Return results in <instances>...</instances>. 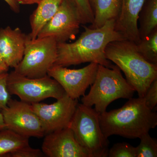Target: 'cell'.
I'll use <instances>...</instances> for the list:
<instances>
[{"label": "cell", "instance_id": "1", "mask_svg": "<svg viewBox=\"0 0 157 157\" xmlns=\"http://www.w3.org/2000/svg\"><path fill=\"white\" fill-rule=\"evenodd\" d=\"M115 20L103 26L92 29L83 26L84 30L75 42L57 43V56L54 65L67 67L85 63H95L110 67L105 56L107 45L113 41L126 40L115 30Z\"/></svg>", "mask_w": 157, "mask_h": 157}, {"label": "cell", "instance_id": "2", "mask_svg": "<svg viewBox=\"0 0 157 157\" xmlns=\"http://www.w3.org/2000/svg\"><path fill=\"white\" fill-rule=\"evenodd\" d=\"M128 100L121 108L100 114V125L107 138L115 135L139 138L157 126V113L147 106L144 98Z\"/></svg>", "mask_w": 157, "mask_h": 157}, {"label": "cell", "instance_id": "3", "mask_svg": "<svg viewBox=\"0 0 157 157\" xmlns=\"http://www.w3.org/2000/svg\"><path fill=\"white\" fill-rule=\"evenodd\" d=\"M106 58L124 73L126 79L143 98L151 84L157 78V65L146 60L137 52L135 43L128 40L113 41L105 49Z\"/></svg>", "mask_w": 157, "mask_h": 157}, {"label": "cell", "instance_id": "4", "mask_svg": "<svg viewBox=\"0 0 157 157\" xmlns=\"http://www.w3.org/2000/svg\"><path fill=\"white\" fill-rule=\"evenodd\" d=\"M136 91L125 78L116 65L110 67L99 65L95 79L89 93L82 96V104L92 107L101 114L107 111L113 101L121 99H130Z\"/></svg>", "mask_w": 157, "mask_h": 157}, {"label": "cell", "instance_id": "5", "mask_svg": "<svg viewBox=\"0 0 157 157\" xmlns=\"http://www.w3.org/2000/svg\"><path fill=\"white\" fill-rule=\"evenodd\" d=\"M100 113L94 108L78 104L69 128L90 157H107L109 141L105 137L99 121Z\"/></svg>", "mask_w": 157, "mask_h": 157}, {"label": "cell", "instance_id": "6", "mask_svg": "<svg viewBox=\"0 0 157 157\" xmlns=\"http://www.w3.org/2000/svg\"><path fill=\"white\" fill-rule=\"evenodd\" d=\"M28 36V35H27ZM57 56V42L52 37L27 38L22 59L14 71L23 76L38 78L48 75Z\"/></svg>", "mask_w": 157, "mask_h": 157}, {"label": "cell", "instance_id": "7", "mask_svg": "<svg viewBox=\"0 0 157 157\" xmlns=\"http://www.w3.org/2000/svg\"><path fill=\"white\" fill-rule=\"evenodd\" d=\"M7 88L10 95H15L21 101L30 104L48 98L58 100L66 94L61 86L48 75L30 78L20 75L14 70L8 73Z\"/></svg>", "mask_w": 157, "mask_h": 157}, {"label": "cell", "instance_id": "8", "mask_svg": "<svg viewBox=\"0 0 157 157\" xmlns=\"http://www.w3.org/2000/svg\"><path fill=\"white\" fill-rule=\"evenodd\" d=\"M82 24L74 0H63L56 13L41 30L38 38L52 37L57 43L76 38Z\"/></svg>", "mask_w": 157, "mask_h": 157}, {"label": "cell", "instance_id": "9", "mask_svg": "<svg viewBox=\"0 0 157 157\" xmlns=\"http://www.w3.org/2000/svg\"><path fill=\"white\" fill-rule=\"evenodd\" d=\"M1 112L6 128L29 138H40L45 135L42 123L31 104L11 98Z\"/></svg>", "mask_w": 157, "mask_h": 157}, {"label": "cell", "instance_id": "10", "mask_svg": "<svg viewBox=\"0 0 157 157\" xmlns=\"http://www.w3.org/2000/svg\"><path fill=\"white\" fill-rule=\"evenodd\" d=\"M98 66L97 63H90L83 68L73 70L54 65L48 75L61 86L69 97L78 100L84 95L88 88L94 82Z\"/></svg>", "mask_w": 157, "mask_h": 157}, {"label": "cell", "instance_id": "11", "mask_svg": "<svg viewBox=\"0 0 157 157\" xmlns=\"http://www.w3.org/2000/svg\"><path fill=\"white\" fill-rule=\"evenodd\" d=\"M78 104V100L72 99L66 94L52 104L39 102L31 105L46 135L69 127Z\"/></svg>", "mask_w": 157, "mask_h": 157}, {"label": "cell", "instance_id": "12", "mask_svg": "<svg viewBox=\"0 0 157 157\" xmlns=\"http://www.w3.org/2000/svg\"><path fill=\"white\" fill-rule=\"evenodd\" d=\"M42 151L48 157H90L69 127L46 134Z\"/></svg>", "mask_w": 157, "mask_h": 157}, {"label": "cell", "instance_id": "13", "mask_svg": "<svg viewBox=\"0 0 157 157\" xmlns=\"http://www.w3.org/2000/svg\"><path fill=\"white\" fill-rule=\"evenodd\" d=\"M146 0H121L119 14L115 20L116 30L126 40L137 44L140 39L138 30L139 14Z\"/></svg>", "mask_w": 157, "mask_h": 157}, {"label": "cell", "instance_id": "14", "mask_svg": "<svg viewBox=\"0 0 157 157\" xmlns=\"http://www.w3.org/2000/svg\"><path fill=\"white\" fill-rule=\"evenodd\" d=\"M27 38L19 28H0V54L9 68L14 69L22 59Z\"/></svg>", "mask_w": 157, "mask_h": 157}, {"label": "cell", "instance_id": "15", "mask_svg": "<svg viewBox=\"0 0 157 157\" xmlns=\"http://www.w3.org/2000/svg\"><path fill=\"white\" fill-rule=\"evenodd\" d=\"M63 0H41L37 9L30 17L31 31L28 37L31 40L36 39L44 26L58 10Z\"/></svg>", "mask_w": 157, "mask_h": 157}, {"label": "cell", "instance_id": "16", "mask_svg": "<svg viewBox=\"0 0 157 157\" xmlns=\"http://www.w3.org/2000/svg\"><path fill=\"white\" fill-rule=\"evenodd\" d=\"M94 15L92 29L101 28L108 21L116 19L121 9V0H89Z\"/></svg>", "mask_w": 157, "mask_h": 157}, {"label": "cell", "instance_id": "17", "mask_svg": "<svg viewBox=\"0 0 157 157\" xmlns=\"http://www.w3.org/2000/svg\"><path fill=\"white\" fill-rule=\"evenodd\" d=\"M140 39L157 28V0H146L139 14Z\"/></svg>", "mask_w": 157, "mask_h": 157}, {"label": "cell", "instance_id": "18", "mask_svg": "<svg viewBox=\"0 0 157 157\" xmlns=\"http://www.w3.org/2000/svg\"><path fill=\"white\" fill-rule=\"evenodd\" d=\"M29 145L28 137L8 128L0 131V157H7L9 154Z\"/></svg>", "mask_w": 157, "mask_h": 157}, {"label": "cell", "instance_id": "19", "mask_svg": "<svg viewBox=\"0 0 157 157\" xmlns=\"http://www.w3.org/2000/svg\"><path fill=\"white\" fill-rule=\"evenodd\" d=\"M135 46L137 52L146 60L157 65V28L140 39Z\"/></svg>", "mask_w": 157, "mask_h": 157}, {"label": "cell", "instance_id": "20", "mask_svg": "<svg viewBox=\"0 0 157 157\" xmlns=\"http://www.w3.org/2000/svg\"><path fill=\"white\" fill-rule=\"evenodd\" d=\"M140 143L136 147V157H157V141L148 133L139 138Z\"/></svg>", "mask_w": 157, "mask_h": 157}, {"label": "cell", "instance_id": "21", "mask_svg": "<svg viewBox=\"0 0 157 157\" xmlns=\"http://www.w3.org/2000/svg\"><path fill=\"white\" fill-rule=\"evenodd\" d=\"M109 157H136V147L127 142L115 144L108 151Z\"/></svg>", "mask_w": 157, "mask_h": 157}, {"label": "cell", "instance_id": "22", "mask_svg": "<svg viewBox=\"0 0 157 157\" xmlns=\"http://www.w3.org/2000/svg\"><path fill=\"white\" fill-rule=\"evenodd\" d=\"M76 3L81 17L82 24H92L94 15L91 8L89 0H74Z\"/></svg>", "mask_w": 157, "mask_h": 157}, {"label": "cell", "instance_id": "23", "mask_svg": "<svg viewBox=\"0 0 157 157\" xmlns=\"http://www.w3.org/2000/svg\"><path fill=\"white\" fill-rule=\"evenodd\" d=\"M8 73L0 74V112L7 106L11 99L7 88V77Z\"/></svg>", "mask_w": 157, "mask_h": 157}, {"label": "cell", "instance_id": "24", "mask_svg": "<svg viewBox=\"0 0 157 157\" xmlns=\"http://www.w3.org/2000/svg\"><path fill=\"white\" fill-rule=\"evenodd\" d=\"M44 156L42 150L29 146L24 147L8 155L7 157H41Z\"/></svg>", "mask_w": 157, "mask_h": 157}, {"label": "cell", "instance_id": "25", "mask_svg": "<svg viewBox=\"0 0 157 157\" xmlns=\"http://www.w3.org/2000/svg\"><path fill=\"white\" fill-rule=\"evenodd\" d=\"M148 108L153 109L157 104V78L152 82L143 97Z\"/></svg>", "mask_w": 157, "mask_h": 157}, {"label": "cell", "instance_id": "26", "mask_svg": "<svg viewBox=\"0 0 157 157\" xmlns=\"http://www.w3.org/2000/svg\"><path fill=\"white\" fill-rule=\"evenodd\" d=\"M10 7V9L12 11L16 13H18L20 12V5L17 4L14 0H4Z\"/></svg>", "mask_w": 157, "mask_h": 157}, {"label": "cell", "instance_id": "27", "mask_svg": "<svg viewBox=\"0 0 157 157\" xmlns=\"http://www.w3.org/2000/svg\"><path fill=\"white\" fill-rule=\"evenodd\" d=\"M9 67L0 54V74L8 73Z\"/></svg>", "mask_w": 157, "mask_h": 157}, {"label": "cell", "instance_id": "28", "mask_svg": "<svg viewBox=\"0 0 157 157\" xmlns=\"http://www.w3.org/2000/svg\"><path fill=\"white\" fill-rule=\"evenodd\" d=\"M19 5H31L38 4L41 0H14Z\"/></svg>", "mask_w": 157, "mask_h": 157}, {"label": "cell", "instance_id": "29", "mask_svg": "<svg viewBox=\"0 0 157 157\" xmlns=\"http://www.w3.org/2000/svg\"><path fill=\"white\" fill-rule=\"evenodd\" d=\"M5 128H6L3 119V115L2 113L0 112V131Z\"/></svg>", "mask_w": 157, "mask_h": 157}]
</instances>
